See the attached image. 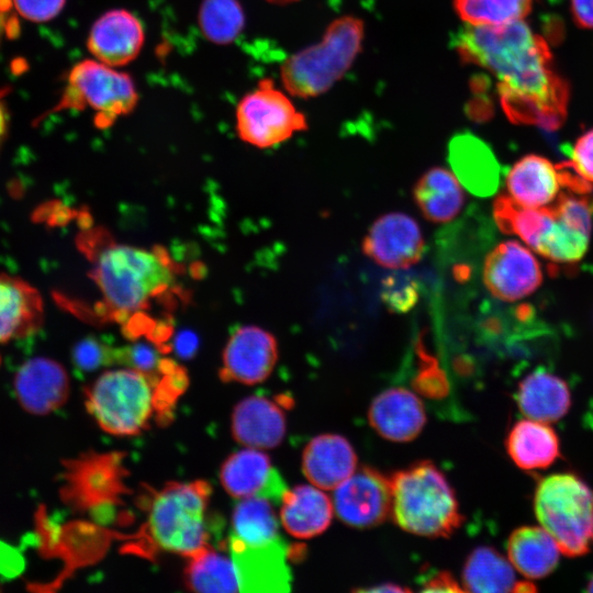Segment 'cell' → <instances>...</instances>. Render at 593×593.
I'll list each match as a JSON object with an SVG mask.
<instances>
[{"label":"cell","instance_id":"7","mask_svg":"<svg viewBox=\"0 0 593 593\" xmlns=\"http://www.w3.org/2000/svg\"><path fill=\"white\" fill-rule=\"evenodd\" d=\"M86 405L104 432L136 435L155 409L154 378L128 367L105 371L88 390Z\"/></svg>","mask_w":593,"mask_h":593},{"label":"cell","instance_id":"18","mask_svg":"<svg viewBox=\"0 0 593 593\" xmlns=\"http://www.w3.org/2000/svg\"><path fill=\"white\" fill-rule=\"evenodd\" d=\"M44 323V301L26 280L0 272V345L38 332Z\"/></svg>","mask_w":593,"mask_h":593},{"label":"cell","instance_id":"38","mask_svg":"<svg viewBox=\"0 0 593 593\" xmlns=\"http://www.w3.org/2000/svg\"><path fill=\"white\" fill-rule=\"evenodd\" d=\"M16 12L31 22H48L64 9L66 0H11Z\"/></svg>","mask_w":593,"mask_h":593},{"label":"cell","instance_id":"33","mask_svg":"<svg viewBox=\"0 0 593 593\" xmlns=\"http://www.w3.org/2000/svg\"><path fill=\"white\" fill-rule=\"evenodd\" d=\"M198 23L206 40L228 44L242 32L245 18L237 0H203Z\"/></svg>","mask_w":593,"mask_h":593},{"label":"cell","instance_id":"25","mask_svg":"<svg viewBox=\"0 0 593 593\" xmlns=\"http://www.w3.org/2000/svg\"><path fill=\"white\" fill-rule=\"evenodd\" d=\"M515 399L524 416L547 424L561 419L571 406V393L566 381L544 369L523 378Z\"/></svg>","mask_w":593,"mask_h":593},{"label":"cell","instance_id":"9","mask_svg":"<svg viewBox=\"0 0 593 593\" xmlns=\"http://www.w3.org/2000/svg\"><path fill=\"white\" fill-rule=\"evenodd\" d=\"M235 118L239 138L258 148L279 145L307 127L304 114L270 78L240 99Z\"/></svg>","mask_w":593,"mask_h":593},{"label":"cell","instance_id":"5","mask_svg":"<svg viewBox=\"0 0 593 593\" xmlns=\"http://www.w3.org/2000/svg\"><path fill=\"white\" fill-rule=\"evenodd\" d=\"M539 525L555 539L561 553L580 557L590 549L593 490L573 473H555L539 481L534 493Z\"/></svg>","mask_w":593,"mask_h":593},{"label":"cell","instance_id":"42","mask_svg":"<svg viewBox=\"0 0 593 593\" xmlns=\"http://www.w3.org/2000/svg\"><path fill=\"white\" fill-rule=\"evenodd\" d=\"M198 345L197 337L190 332L179 334L176 339V349L180 356L191 355Z\"/></svg>","mask_w":593,"mask_h":593},{"label":"cell","instance_id":"22","mask_svg":"<svg viewBox=\"0 0 593 593\" xmlns=\"http://www.w3.org/2000/svg\"><path fill=\"white\" fill-rule=\"evenodd\" d=\"M357 469V456L350 443L336 434L312 438L302 454V472L311 484L334 490Z\"/></svg>","mask_w":593,"mask_h":593},{"label":"cell","instance_id":"40","mask_svg":"<svg viewBox=\"0 0 593 593\" xmlns=\"http://www.w3.org/2000/svg\"><path fill=\"white\" fill-rule=\"evenodd\" d=\"M423 591H440V592H460L463 589L454 579V577L446 572L440 571L428 577L422 584Z\"/></svg>","mask_w":593,"mask_h":593},{"label":"cell","instance_id":"37","mask_svg":"<svg viewBox=\"0 0 593 593\" xmlns=\"http://www.w3.org/2000/svg\"><path fill=\"white\" fill-rule=\"evenodd\" d=\"M72 361L82 371H92L114 361V349L102 345L96 338H85L76 344Z\"/></svg>","mask_w":593,"mask_h":593},{"label":"cell","instance_id":"20","mask_svg":"<svg viewBox=\"0 0 593 593\" xmlns=\"http://www.w3.org/2000/svg\"><path fill=\"white\" fill-rule=\"evenodd\" d=\"M232 434L244 447L271 449L286 435V416L268 398L251 395L236 404L232 414Z\"/></svg>","mask_w":593,"mask_h":593},{"label":"cell","instance_id":"2","mask_svg":"<svg viewBox=\"0 0 593 593\" xmlns=\"http://www.w3.org/2000/svg\"><path fill=\"white\" fill-rule=\"evenodd\" d=\"M391 516L403 530L424 537H448L462 524L458 501L444 473L418 461L390 477Z\"/></svg>","mask_w":593,"mask_h":593},{"label":"cell","instance_id":"45","mask_svg":"<svg viewBox=\"0 0 593 593\" xmlns=\"http://www.w3.org/2000/svg\"><path fill=\"white\" fill-rule=\"evenodd\" d=\"M7 11L0 10V42L4 33L14 31L12 27V21L5 18Z\"/></svg>","mask_w":593,"mask_h":593},{"label":"cell","instance_id":"11","mask_svg":"<svg viewBox=\"0 0 593 593\" xmlns=\"http://www.w3.org/2000/svg\"><path fill=\"white\" fill-rule=\"evenodd\" d=\"M334 511L345 524L356 528L377 526L391 516L390 478L370 467H361L334 489Z\"/></svg>","mask_w":593,"mask_h":593},{"label":"cell","instance_id":"12","mask_svg":"<svg viewBox=\"0 0 593 593\" xmlns=\"http://www.w3.org/2000/svg\"><path fill=\"white\" fill-rule=\"evenodd\" d=\"M277 359L278 346L272 334L255 325L242 326L224 347L220 376L226 382L254 385L270 376Z\"/></svg>","mask_w":593,"mask_h":593},{"label":"cell","instance_id":"32","mask_svg":"<svg viewBox=\"0 0 593 593\" xmlns=\"http://www.w3.org/2000/svg\"><path fill=\"white\" fill-rule=\"evenodd\" d=\"M187 586L195 592H239L233 560L210 547L189 558L184 571Z\"/></svg>","mask_w":593,"mask_h":593},{"label":"cell","instance_id":"16","mask_svg":"<svg viewBox=\"0 0 593 593\" xmlns=\"http://www.w3.org/2000/svg\"><path fill=\"white\" fill-rule=\"evenodd\" d=\"M145 42L139 19L125 9H113L100 15L92 24L87 47L94 59L122 67L132 63Z\"/></svg>","mask_w":593,"mask_h":593},{"label":"cell","instance_id":"6","mask_svg":"<svg viewBox=\"0 0 593 593\" xmlns=\"http://www.w3.org/2000/svg\"><path fill=\"white\" fill-rule=\"evenodd\" d=\"M210 486L204 481L170 483L154 497L148 530L163 550L192 557L209 547Z\"/></svg>","mask_w":593,"mask_h":593},{"label":"cell","instance_id":"34","mask_svg":"<svg viewBox=\"0 0 593 593\" xmlns=\"http://www.w3.org/2000/svg\"><path fill=\"white\" fill-rule=\"evenodd\" d=\"M457 15L470 25H499L528 15L533 0H454Z\"/></svg>","mask_w":593,"mask_h":593},{"label":"cell","instance_id":"39","mask_svg":"<svg viewBox=\"0 0 593 593\" xmlns=\"http://www.w3.org/2000/svg\"><path fill=\"white\" fill-rule=\"evenodd\" d=\"M569 165L584 180L593 182V128L582 134L569 153Z\"/></svg>","mask_w":593,"mask_h":593},{"label":"cell","instance_id":"23","mask_svg":"<svg viewBox=\"0 0 593 593\" xmlns=\"http://www.w3.org/2000/svg\"><path fill=\"white\" fill-rule=\"evenodd\" d=\"M280 505L282 527L299 539H309L325 532L335 512L332 499L313 484L288 489Z\"/></svg>","mask_w":593,"mask_h":593},{"label":"cell","instance_id":"28","mask_svg":"<svg viewBox=\"0 0 593 593\" xmlns=\"http://www.w3.org/2000/svg\"><path fill=\"white\" fill-rule=\"evenodd\" d=\"M414 200L423 215L435 223L451 221L460 212L465 194L455 176L449 170L434 167L416 182Z\"/></svg>","mask_w":593,"mask_h":593},{"label":"cell","instance_id":"8","mask_svg":"<svg viewBox=\"0 0 593 593\" xmlns=\"http://www.w3.org/2000/svg\"><path fill=\"white\" fill-rule=\"evenodd\" d=\"M138 93L130 75L97 59L77 63L67 76L66 88L54 110L94 111L98 127L111 126L131 113Z\"/></svg>","mask_w":593,"mask_h":593},{"label":"cell","instance_id":"14","mask_svg":"<svg viewBox=\"0 0 593 593\" xmlns=\"http://www.w3.org/2000/svg\"><path fill=\"white\" fill-rule=\"evenodd\" d=\"M362 250L379 266L406 269L422 258L425 242L414 219L393 212L379 217L371 225L365 236Z\"/></svg>","mask_w":593,"mask_h":593},{"label":"cell","instance_id":"26","mask_svg":"<svg viewBox=\"0 0 593 593\" xmlns=\"http://www.w3.org/2000/svg\"><path fill=\"white\" fill-rule=\"evenodd\" d=\"M512 461L527 471L550 467L560 456L556 432L547 423L521 419L510 429L505 440Z\"/></svg>","mask_w":593,"mask_h":593},{"label":"cell","instance_id":"41","mask_svg":"<svg viewBox=\"0 0 593 593\" xmlns=\"http://www.w3.org/2000/svg\"><path fill=\"white\" fill-rule=\"evenodd\" d=\"M571 14L582 29H593V0H570Z\"/></svg>","mask_w":593,"mask_h":593},{"label":"cell","instance_id":"15","mask_svg":"<svg viewBox=\"0 0 593 593\" xmlns=\"http://www.w3.org/2000/svg\"><path fill=\"white\" fill-rule=\"evenodd\" d=\"M223 489L237 500L259 496L280 504L287 484L260 449L245 447L226 458L220 470Z\"/></svg>","mask_w":593,"mask_h":593},{"label":"cell","instance_id":"46","mask_svg":"<svg viewBox=\"0 0 593 593\" xmlns=\"http://www.w3.org/2000/svg\"><path fill=\"white\" fill-rule=\"evenodd\" d=\"M267 1L275 4H287V3L294 2L296 0H267Z\"/></svg>","mask_w":593,"mask_h":593},{"label":"cell","instance_id":"3","mask_svg":"<svg viewBox=\"0 0 593 593\" xmlns=\"http://www.w3.org/2000/svg\"><path fill=\"white\" fill-rule=\"evenodd\" d=\"M363 21L353 15L334 20L320 42L288 57L280 68L284 89L299 98L329 90L351 67L361 51Z\"/></svg>","mask_w":593,"mask_h":593},{"label":"cell","instance_id":"43","mask_svg":"<svg viewBox=\"0 0 593 593\" xmlns=\"http://www.w3.org/2000/svg\"><path fill=\"white\" fill-rule=\"evenodd\" d=\"M8 127H9L8 111L5 109V105L2 99V93H0V150L7 137Z\"/></svg>","mask_w":593,"mask_h":593},{"label":"cell","instance_id":"35","mask_svg":"<svg viewBox=\"0 0 593 593\" xmlns=\"http://www.w3.org/2000/svg\"><path fill=\"white\" fill-rule=\"evenodd\" d=\"M418 298L417 283L407 276L393 275L384 279L382 300L393 312H407Z\"/></svg>","mask_w":593,"mask_h":593},{"label":"cell","instance_id":"27","mask_svg":"<svg viewBox=\"0 0 593 593\" xmlns=\"http://www.w3.org/2000/svg\"><path fill=\"white\" fill-rule=\"evenodd\" d=\"M514 569L527 579L549 575L558 566L560 549L541 526H521L512 532L506 544Z\"/></svg>","mask_w":593,"mask_h":593},{"label":"cell","instance_id":"30","mask_svg":"<svg viewBox=\"0 0 593 593\" xmlns=\"http://www.w3.org/2000/svg\"><path fill=\"white\" fill-rule=\"evenodd\" d=\"M555 211V220L550 228L539 238L534 250L542 257L557 262H574L580 260L589 246L592 224Z\"/></svg>","mask_w":593,"mask_h":593},{"label":"cell","instance_id":"48","mask_svg":"<svg viewBox=\"0 0 593 593\" xmlns=\"http://www.w3.org/2000/svg\"><path fill=\"white\" fill-rule=\"evenodd\" d=\"M591 537L593 539V522H592V533H591Z\"/></svg>","mask_w":593,"mask_h":593},{"label":"cell","instance_id":"21","mask_svg":"<svg viewBox=\"0 0 593 593\" xmlns=\"http://www.w3.org/2000/svg\"><path fill=\"white\" fill-rule=\"evenodd\" d=\"M448 160L457 179L473 194L489 197L499 186L500 165L491 148L471 133L455 135Z\"/></svg>","mask_w":593,"mask_h":593},{"label":"cell","instance_id":"24","mask_svg":"<svg viewBox=\"0 0 593 593\" xmlns=\"http://www.w3.org/2000/svg\"><path fill=\"white\" fill-rule=\"evenodd\" d=\"M506 187L517 203L528 208H542L559 197L563 181L558 165L530 154L522 157L510 169Z\"/></svg>","mask_w":593,"mask_h":593},{"label":"cell","instance_id":"13","mask_svg":"<svg viewBox=\"0 0 593 593\" xmlns=\"http://www.w3.org/2000/svg\"><path fill=\"white\" fill-rule=\"evenodd\" d=\"M541 280L537 259L528 248L515 240L499 244L483 265L485 287L502 301L513 302L529 295Z\"/></svg>","mask_w":593,"mask_h":593},{"label":"cell","instance_id":"31","mask_svg":"<svg viewBox=\"0 0 593 593\" xmlns=\"http://www.w3.org/2000/svg\"><path fill=\"white\" fill-rule=\"evenodd\" d=\"M493 216L502 232L517 235L534 249L553 223L555 211L550 204L528 208L510 195L501 194L493 203Z\"/></svg>","mask_w":593,"mask_h":593},{"label":"cell","instance_id":"29","mask_svg":"<svg viewBox=\"0 0 593 593\" xmlns=\"http://www.w3.org/2000/svg\"><path fill=\"white\" fill-rule=\"evenodd\" d=\"M461 581L466 591L477 593L514 591L517 583L508 558L489 546H480L469 555Z\"/></svg>","mask_w":593,"mask_h":593},{"label":"cell","instance_id":"4","mask_svg":"<svg viewBox=\"0 0 593 593\" xmlns=\"http://www.w3.org/2000/svg\"><path fill=\"white\" fill-rule=\"evenodd\" d=\"M92 277L104 302L121 313L138 311L174 281L172 268L157 253L114 244L97 256Z\"/></svg>","mask_w":593,"mask_h":593},{"label":"cell","instance_id":"44","mask_svg":"<svg viewBox=\"0 0 593 593\" xmlns=\"http://www.w3.org/2000/svg\"><path fill=\"white\" fill-rule=\"evenodd\" d=\"M362 591H369V592H404L407 591V589H404L398 584L394 583H384L380 584L378 586H372L370 589H363Z\"/></svg>","mask_w":593,"mask_h":593},{"label":"cell","instance_id":"10","mask_svg":"<svg viewBox=\"0 0 593 593\" xmlns=\"http://www.w3.org/2000/svg\"><path fill=\"white\" fill-rule=\"evenodd\" d=\"M227 542L239 592L282 593L290 590L289 549L281 536L265 540L228 537Z\"/></svg>","mask_w":593,"mask_h":593},{"label":"cell","instance_id":"1","mask_svg":"<svg viewBox=\"0 0 593 593\" xmlns=\"http://www.w3.org/2000/svg\"><path fill=\"white\" fill-rule=\"evenodd\" d=\"M452 47L463 63L497 78L507 118L516 124L558 128L566 119L568 86L553 70L548 44L523 21L461 27Z\"/></svg>","mask_w":593,"mask_h":593},{"label":"cell","instance_id":"19","mask_svg":"<svg viewBox=\"0 0 593 593\" xmlns=\"http://www.w3.org/2000/svg\"><path fill=\"white\" fill-rule=\"evenodd\" d=\"M368 419L381 437L394 443H406L421 434L426 414L416 394L404 388H391L373 399Z\"/></svg>","mask_w":593,"mask_h":593},{"label":"cell","instance_id":"36","mask_svg":"<svg viewBox=\"0 0 593 593\" xmlns=\"http://www.w3.org/2000/svg\"><path fill=\"white\" fill-rule=\"evenodd\" d=\"M114 361L152 378H155L157 371L163 367V360L156 348L145 343H136L114 349Z\"/></svg>","mask_w":593,"mask_h":593},{"label":"cell","instance_id":"17","mask_svg":"<svg viewBox=\"0 0 593 593\" xmlns=\"http://www.w3.org/2000/svg\"><path fill=\"white\" fill-rule=\"evenodd\" d=\"M13 389L24 410L35 415H46L66 402L69 378L63 365L40 356L20 366L13 379Z\"/></svg>","mask_w":593,"mask_h":593},{"label":"cell","instance_id":"47","mask_svg":"<svg viewBox=\"0 0 593 593\" xmlns=\"http://www.w3.org/2000/svg\"><path fill=\"white\" fill-rule=\"evenodd\" d=\"M586 591L593 592V574L591 575V578H590V580L588 582Z\"/></svg>","mask_w":593,"mask_h":593}]
</instances>
